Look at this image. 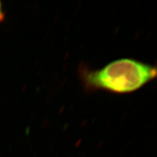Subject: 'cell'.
<instances>
[{"label": "cell", "mask_w": 157, "mask_h": 157, "mask_svg": "<svg viewBox=\"0 0 157 157\" xmlns=\"http://www.w3.org/2000/svg\"><path fill=\"white\" fill-rule=\"evenodd\" d=\"M4 13L3 12V9H2V2H0V21H2L4 19Z\"/></svg>", "instance_id": "obj_2"}, {"label": "cell", "mask_w": 157, "mask_h": 157, "mask_svg": "<svg viewBox=\"0 0 157 157\" xmlns=\"http://www.w3.org/2000/svg\"><path fill=\"white\" fill-rule=\"evenodd\" d=\"M79 75L88 91L105 90L115 94H128L157 79V64L121 58L99 70H91L83 66L79 68Z\"/></svg>", "instance_id": "obj_1"}]
</instances>
